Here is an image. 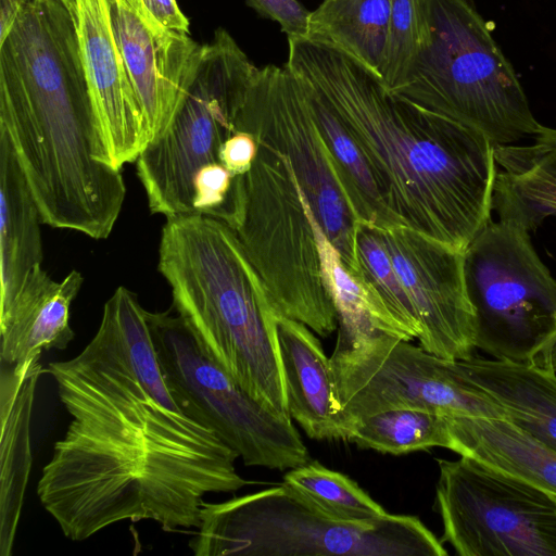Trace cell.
I'll use <instances>...</instances> for the list:
<instances>
[{"mask_svg":"<svg viewBox=\"0 0 556 556\" xmlns=\"http://www.w3.org/2000/svg\"><path fill=\"white\" fill-rule=\"evenodd\" d=\"M147 313L119 286L90 342L46 370L72 420L37 494L72 541L126 520H152L167 532L198 529L206 494L251 483L236 469L238 454L170 392Z\"/></svg>","mask_w":556,"mask_h":556,"instance_id":"cell-1","label":"cell"},{"mask_svg":"<svg viewBox=\"0 0 556 556\" xmlns=\"http://www.w3.org/2000/svg\"><path fill=\"white\" fill-rule=\"evenodd\" d=\"M285 64L331 105L402 223L465 251L489 222L498 173L481 132L408 104L326 45L288 38Z\"/></svg>","mask_w":556,"mask_h":556,"instance_id":"cell-2","label":"cell"},{"mask_svg":"<svg viewBox=\"0 0 556 556\" xmlns=\"http://www.w3.org/2000/svg\"><path fill=\"white\" fill-rule=\"evenodd\" d=\"M0 130L43 224L110 236L126 187L110 163L62 0L31 1L0 42Z\"/></svg>","mask_w":556,"mask_h":556,"instance_id":"cell-3","label":"cell"},{"mask_svg":"<svg viewBox=\"0 0 556 556\" xmlns=\"http://www.w3.org/2000/svg\"><path fill=\"white\" fill-rule=\"evenodd\" d=\"M157 268L201 350L267 409L291 418L276 313L235 231L202 214L166 218Z\"/></svg>","mask_w":556,"mask_h":556,"instance_id":"cell-4","label":"cell"},{"mask_svg":"<svg viewBox=\"0 0 556 556\" xmlns=\"http://www.w3.org/2000/svg\"><path fill=\"white\" fill-rule=\"evenodd\" d=\"M189 547L197 556H446L417 517H330L285 483L204 503Z\"/></svg>","mask_w":556,"mask_h":556,"instance_id":"cell-5","label":"cell"},{"mask_svg":"<svg viewBox=\"0 0 556 556\" xmlns=\"http://www.w3.org/2000/svg\"><path fill=\"white\" fill-rule=\"evenodd\" d=\"M429 1V41L406 84L390 93L483 134L493 146L533 136L541 124L472 0Z\"/></svg>","mask_w":556,"mask_h":556,"instance_id":"cell-6","label":"cell"},{"mask_svg":"<svg viewBox=\"0 0 556 556\" xmlns=\"http://www.w3.org/2000/svg\"><path fill=\"white\" fill-rule=\"evenodd\" d=\"M224 223L237 235L276 316L303 323L323 338L338 329L314 214L283 155L258 147L250 170L235 176Z\"/></svg>","mask_w":556,"mask_h":556,"instance_id":"cell-7","label":"cell"},{"mask_svg":"<svg viewBox=\"0 0 556 556\" xmlns=\"http://www.w3.org/2000/svg\"><path fill=\"white\" fill-rule=\"evenodd\" d=\"M258 68L224 28L202 46L170 124L136 161L151 213L166 218L194 214V174L205 164L219 162L220 148L236 132L237 113Z\"/></svg>","mask_w":556,"mask_h":556,"instance_id":"cell-8","label":"cell"},{"mask_svg":"<svg viewBox=\"0 0 556 556\" xmlns=\"http://www.w3.org/2000/svg\"><path fill=\"white\" fill-rule=\"evenodd\" d=\"M530 232L518 218L500 214L464 252L476 349L494 359L532 363L556 336V279Z\"/></svg>","mask_w":556,"mask_h":556,"instance_id":"cell-9","label":"cell"},{"mask_svg":"<svg viewBox=\"0 0 556 556\" xmlns=\"http://www.w3.org/2000/svg\"><path fill=\"white\" fill-rule=\"evenodd\" d=\"M156 356L170 392L245 466L290 470L311 460L291 418L267 409L200 348L179 315L148 312Z\"/></svg>","mask_w":556,"mask_h":556,"instance_id":"cell-10","label":"cell"},{"mask_svg":"<svg viewBox=\"0 0 556 556\" xmlns=\"http://www.w3.org/2000/svg\"><path fill=\"white\" fill-rule=\"evenodd\" d=\"M330 364L349 435L355 421L394 408L508 419L506 410L467 378L459 359L438 356L410 341L377 334L337 343Z\"/></svg>","mask_w":556,"mask_h":556,"instance_id":"cell-11","label":"cell"},{"mask_svg":"<svg viewBox=\"0 0 556 556\" xmlns=\"http://www.w3.org/2000/svg\"><path fill=\"white\" fill-rule=\"evenodd\" d=\"M441 541L459 556H556V496L460 456L438 459Z\"/></svg>","mask_w":556,"mask_h":556,"instance_id":"cell-12","label":"cell"},{"mask_svg":"<svg viewBox=\"0 0 556 556\" xmlns=\"http://www.w3.org/2000/svg\"><path fill=\"white\" fill-rule=\"evenodd\" d=\"M235 128L252 135L260 146L289 161L323 231L346 269L358 276L357 223L336 179L305 92L286 65L258 68L237 113Z\"/></svg>","mask_w":556,"mask_h":556,"instance_id":"cell-13","label":"cell"},{"mask_svg":"<svg viewBox=\"0 0 556 556\" xmlns=\"http://www.w3.org/2000/svg\"><path fill=\"white\" fill-rule=\"evenodd\" d=\"M409 298L424 350L467 359L476 350V316L464 274V252L406 226L381 229Z\"/></svg>","mask_w":556,"mask_h":556,"instance_id":"cell-14","label":"cell"},{"mask_svg":"<svg viewBox=\"0 0 556 556\" xmlns=\"http://www.w3.org/2000/svg\"><path fill=\"white\" fill-rule=\"evenodd\" d=\"M110 12L152 142L164 134L179 108L203 45L190 34L165 27L142 0H110Z\"/></svg>","mask_w":556,"mask_h":556,"instance_id":"cell-15","label":"cell"},{"mask_svg":"<svg viewBox=\"0 0 556 556\" xmlns=\"http://www.w3.org/2000/svg\"><path fill=\"white\" fill-rule=\"evenodd\" d=\"M73 18L81 63L110 163L136 162L150 142L140 100L118 48L110 0H62Z\"/></svg>","mask_w":556,"mask_h":556,"instance_id":"cell-16","label":"cell"},{"mask_svg":"<svg viewBox=\"0 0 556 556\" xmlns=\"http://www.w3.org/2000/svg\"><path fill=\"white\" fill-rule=\"evenodd\" d=\"M84 278L73 269L61 281L37 265L11 301L0 309L1 365L15 366L64 350L74 339L71 306Z\"/></svg>","mask_w":556,"mask_h":556,"instance_id":"cell-17","label":"cell"},{"mask_svg":"<svg viewBox=\"0 0 556 556\" xmlns=\"http://www.w3.org/2000/svg\"><path fill=\"white\" fill-rule=\"evenodd\" d=\"M279 357L289 415L314 440L348 441L336 397L330 357L306 325L276 316Z\"/></svg>","mask_w":556,"mask_h":556,"instance_id":"cell-18","label":"cell"},{"mask_svg":"<svg viewBox=\"0 0 556 556\" xmlns=\"http://www.w3.org/2000/svg\"><path fill=\"white\" fill-rule=\"evenodd\" d=\"M40 358L1 365L0 555L12 554L31 469L30 420L40 375Z\"/></svg>","mask_w":556,"mask_h":556,"instance_id":"cell-19","label":"cell"},{"mask_svg":"<svg viewBox=\"0 0 556 556\" xmlns=\"http://www.w3.org/2000/svg\"><path fill=\"white\" fill-rule=\"evenodd\" d=\"M450 450L556 496V453L507 418L451 417Z\"/></svg>","mask_w":556,"mask_h":556,"instance_id":"cell-20","label":"cell"},{"mask_svg":"<svg viewBox=\"0 0 556 556\" xmlns=\"http://www.w3.org/2000/svg\"><path fill=\"white\" fill-rule=\"evenodd\" d=\"M467 378L497 402L508 420L556 453V372L533 363L459 359Z\"/></svg>","mask_w":556,"mask_h":556,"instance_id":"cell-21","label":"cell"},{"mask_svg":"<svg viewBox=\"0 0 556 556\" xmlns=\"http://www.w3.org/2000/svg\"><path fill=\"white\" fill-rule=\"evenodd\" d=\"M40 213L8 136L0 130V309L43 260Z\"/></svg>","mask_w":556,"mask_h":556,"instance_id":"cell-22","label":"cell"},{"mask_svg":"<svg viewBox=\"0 0 556 556\" xmlns=\"http://www.w3.org/2000/svg\"><path fill=\"white\" fill-rule=\"evenodd\" d=\"M296 80L305 92L328 150L336 179L356 223L381 229L405 226L390 208L365 154L331 105L313 87Z\"/></svg>","mask_w":556,"mask_h":556,"instance_id":"cell-23","label":"cell"},{"mask_svg":"<svg viewBox=\"0 0 556 556\" xmlns=\"http://www.w3.org/2000/svg\"><path fill=\"white\" fill-rule=\"evenodd\" d=\"M391 0H324L309 12L305 39L351 56L382 77Z\"/></svg>","mask_w":556,"mask_h":556,"instance_id":"cell-24","label":"cell"},{"mask_svg":"<svg viewBox=\"0 0 556 556\" xmlns=\"http://www.w3.org/2000/svg\"><path fill=\"white\" fill-rule=\"evenodd\" d=\"M314 227L324 280L338 316L337 343H352L377 334L414 340L367 282L346 269L315 216Z\"/></svg>","mask_w":556,"mask_h":556,"instance_id":"cell-25","label":"cell"},{"mask_svg":"<svg viewBox=\"0 0 556 556\" xmlns=\"http://www.w3.org/2000/svg\"><path fill=\"white\" fill-rule=\"evenodd\" d=\"M349 442L362 450L405 455L431 447H451L447 416L418 409L394 408L355 421Z\"/></svg>","mask_w":556,"mask_h":556,"instance_id":"cell-26","label":"cell"},{"mask_svg":"<svg viewBox=\"0 0 556 556\" xmlns=\"http://www.w3.org/2000/svg\"><path fill=\"white\" fill-rule=\"evenodd\" d=\"M282 483L323 513L339 520L367 521L388 514L354 480L317 460H308L290 469L283 476Z\"/></svg>","mask_w":556,"mask_h":556,"instance_id":"cell-27","label":"cell"},{"mask_svg":"<svg viewBox=\"0 0 556 556\" xmlns=\"http://www.w3.org/2000/svg\"><path fill=\"white\" fill-rule=\"evenodd\" d=\"M430 38L429 0H391L381 81L389 92L403 87Z\"/></svg>","mask_w":556,"mask_h":556,"instance_id":"cell-28","label":"cell"},{"mask_svg":"<svg viewBox=\"0 0 556 556\" xmlns=\"http://www.w3.org/2000/svg\"><path fill=\"white\" fill-rule=\"evenodd\" d=\"M355 251L359 277L376 292L392 316L417 339L418 325L409 298L395 271L380 228L357 223Z\"/></svg>","mask_w":556,"mask_h":556,"instance_id":"cell-29","label":"cell"},{"mask_svg":"<svg viewBox=\"0 0 556 556\" xmlns=\"http://www.w3.org/2000/svg\"><path fill=\"white\" fill-rule=\"evenodd\" d=\"M531 144L494 146L497 178L510 185H556V128L540 125Z\"/></svg>","mask_w":556,"mask_h":556,"instance_id":"cell-30","label":"cell"},{"mask_svg":"<svg viewBox=\"0 0 556 556\" xmlns=\"http://www.w3.org/2000/svg\"><path fill=\"white\" fill-rule=\"evenodd\" d=\"M235 176L220 163L212 162L197 170L192 180L193 212L224 220Z\"/></svg>","mask_w":556,"mask_h":556,"instance_id":"cell-31","label":"cell"},{"mask_svg":"<svg viewBox=\"0 0 556 556\" xmlns=\"http://www.w3.org/2000/svg\"><path fill=\"white\" fill-rule=\"evenodd\" d=\"M262 16L277 22L288 38H304L307 33V11L298 0H248Z\"/></svg>","mask_w":556,"mask_h":556,"instance_id":"cell-32","label":"cell"},{"mask_svg":"<svg viewBox=\"0 0 556 556\" xmlns=\"http://www.w3.org/2000/svg\"><path fill=\"white\" fill-rule=\"evenodd\" d=\"M256 139L245 132L236 131L223 143L219 162L233 175H243L252 167L258 153Z\"/></svg>","mask_w":556,"mask_h":556,"instance_id":"cell-33","label":"cell"},{"mask_svg":"<svg viewBox=\"0 0 556 556\" xmlns=\"http://www.w3.org/2000/svg\"><path fill=\"white\" fill-rule=\"evenodd\" d=\"M150 13L165 27L190 34L189 21L176 0H142Z\"/></svg>","mask_w":556,"mask_h":556,"instance_id":"cell-34","label":"cell"},{"mask_svg":"<svg viewBox=\"0 0 556 556\" xmlns=\"http://www.w3.org/2000/svg\"><path fill=\"white\" fill-rule=\"evenodd\" d=\"M34 0H0V42L3 41L18 15Z\"/></svg>","mask_w":556,"mask_h":556,"instance_id":"cell-35","label":"cell"},{"mask_svg":"<svg viewBox=\"0 0 556 556\" xmlns=\"http://www.w3.org/2000/svg\"><path fill=\"white\" fill-rule=\"evenodd\" d=\"M532 363L556 372V336L535 356Z\"/></svg>","mask_w":556,"mask_h":556,"instance_id":"cell-36","label":"cell"}]
</instances>
